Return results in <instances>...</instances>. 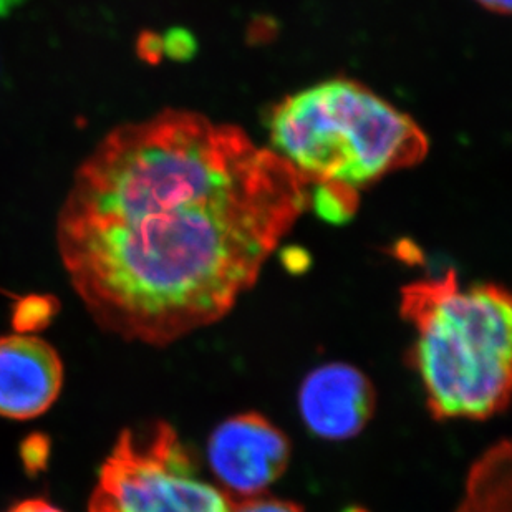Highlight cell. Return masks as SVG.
Here are the masks:
<instances>
[{"label":"cell","instance_id":"obj_4","mask_svg":"<svg viewBox=\"0 0 512 512\" xmlns=\"http://www.w3.org/2000/svg\"><path fill=\"white\" fill-rule=\"evenodd\" d=\"M232 498L199 473L173 426L123 431L103 461L88 512H229Z\"/></svg>","mask_w":512,"mask_h":512},{"label":"cell","instance_id":"obj_12","mask_svg":"<svg viewBox=\"0 0 512 512\" xmlns=\"http://www.w3.org/2000/svg\"><path fill=\"white\" fill-rule=\"evenodd\" d=\"M50 445L49 440L42 435H32L22 443V459L24 466L29 473H39L45 468L49 461Z\"/></svg>","mask_w":512,"mask_h":512},{"label":"cell","instance_id":"obj_10","mask_svg":"<svg viewBox=\"0 0 512 512\" xmlns=\"http://www.w3.org/2000/svg\"><path fill=\"white\" fill-rule=\"evenodd\" d=\"M357 203V193L347 189L317 186L312 193V206L320 218L329 223H347L348 219H352Z\"/></svg>","mask_w":512,"mask_h":512},{"label":"cell","instance_id":"obj_2","mask_svg":"<svg viewBox=\"0 0 512 512\" xmlns=\"http://www.w3.org/2000/svg\"><path fill=\"white\" fill-rule=\"evenodd\" d=\"M415 330L411 362L436 420H488L511 397L512 305L494 284H459L455 271L401 289Z\"/></svg>","mask_w":512,"mask_h":512},{"label":"cell","instance_id":"obj_6","mask_svg":"<svg viewBox=\"0 0 512 512\" xmlns=\"http://www.w3.org/2000/svg\"><path fill=\"white\" fill-rule=\"evenodd\" d=\"M300 416L315 436L348 440L365 428L375 411V390L358 368L329 363L302 382Z\"/></svg>","mask_w":512,"mask_h":512},{"label":"cell","instance_id":"obj_15","mask_svg":"<svg viewBox=\"0 0 512 512\" xmlns=\"http://www.w3.org/2000/svg\"><path fill=\"white\" fill-rule=\"evenodd\" d=\"M25 0H0V17L9 15L12 10L24 4Z\"/></svg>","mask_w":512,"mask_h":512},{"label":"cell","instance_id":"obj_11","mask_svg":"<svg viewBox=\"0 0 512 512\" xmlns=\"http://www.w3.org/2000/svg\"><path fill=\"white\" fill-rule=\"evenodd\" d=\"M229 512H304L299 504L284 499L267 498L264 494L252 498L234 499Z\"/></svg>","mask_w":512,"mask_h":512},{"label":"cell","instance_id":"obj_13","mask_svg":"<svg viewBox=\"0 0 512 512\" xmlns=\"http://www.w3.org/2000/svg\"><path fill=\"white\" fill-rule=\"evenodd\" d=\"M7 512H65L57 508L55 504L50 503L49 499L27 498L22 499L14 506H10Z\"/></svg>","mask_w":512,"mask_h":512},{"label":"cell","instance_id":"obj_8","mask_svg":"<svg viewBox=\"0 0 512 512\" xmlns=\"http://www.w3.org/2000/svg\"><path fill=\"white\" fill-rule=\"evenodd\" d=\"M456 512H512V459L508 440L498 441L474 461Z\"/></svg>","mask_w":512,"mask_h":512},{"label":"cell","instance_id":"obj_1","mask_svg":"<svg viewBox=\"0 0 512 512\" xmlns=\"http://www.w3.org/2000/svg\"><path fill=\"white\" fill-rule=\"evenodd\" d=\"M307 204L309 186L241 128L165 110L83 161L58 252L103 330L170 345L231 312Z\"/></svg>","mask_w":512,"mask_h":512},{"label":"cell","instance_id":"obj_9","mask_svg":"<svg viewBox=\"0 0 512 512\" xmlns=\"http://www.w3.org/2000/svg\"><path fill=\"white\" fill-rule=\"evenodd\" d=\"M57 310V302L49 295H29L15 305L12 325L17 334L32 335L47 329L57 315Z\"/></svg>","mask_w":512,"mask_h":512},{"label":"cell","instance_id":"obj_3","mask_svg":"<svg viewBox=\"0 0 512 512\" xmlns=\"http://www.w3.org/2000/svg\"><path fill=\"white\" fill-rule=\"evenodd\" d=\"M271 148L307 186L358 193L425 160L430 143L410 116L347 78L285 97L267 118Z\"/></svg>","mask_w":512,"mask_h":512},{"label":"cell","instance_id":"obj_5","mask_svg":"<svg viewBox=\"0 0 512 512\" xmlns=\"http://www.w3.org/2000/svg\"><path fill=\"white\" fill-rule=\"evenodd\" d=\"M289 459L287 436L259 413L232 416L209 436V468L229 498L264 493L285 473Z\"/></svg>","mask_w":512,"mask_h":512},{"label":"cell","instance_id":"obj_7","mask_svg":"<svg viewBox=\"0 0 512 512\" xmlns=\"http://www.w3.org/2000/svg\"><path fill=\"white\" fill-rule=\"evenodd\" d=\"M62 387V358L49 342L24 334L0 339V416L22 421L44 415Z\"/></svg>","mask_w":512,"mask_h":512},{"label":"cell","instance_id":"obj_14","mask_svg":"<svg viewBox=\"0 0 512 512\" xmlns=\"http://www.w3.org/2000/svg\"><path fill=\"white\" fill-rule=\"evenodd\" d=\"M479 4L483 5L484 9L496 12V14H509L511 10V0H476Z\"/></svg>","mask_w":512,"mask_h":512}]
</instances>
